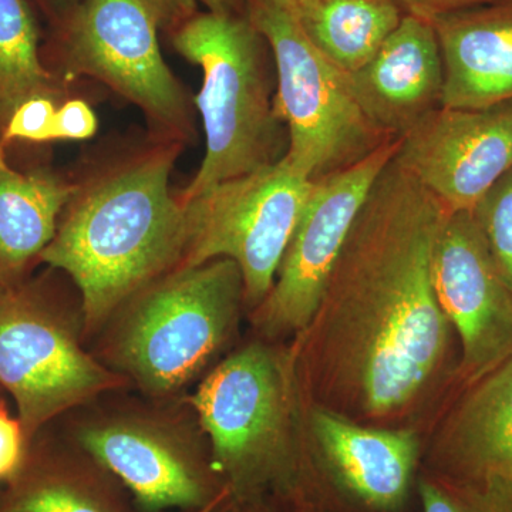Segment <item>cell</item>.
Listing matches in <instances>:
<instances>
[{"instance_id":"6da1fadb","label":"cell","mask_w":512,"mask_h":512,"mask_svg":"<svg viewBox=\"0 0 512 512\" xmlns=\"http://www.w3.org/2000/svg\"><path fill=\"white\" fill-rule=\"evenodd\" d=\"M447 210L387 164L360 208L315 315L293 339L303 393L349 419L409 407L446 359L451 325L431 261Z\"/></svg>"},{"instance_id":"7a4b0ae2","label":"cell","mask_w":512,"mask_h":512,"mask_svg":"<svg viewBox=\"0 0 512 512\" xmlns=\"http://www.w3.org/2000/svg\"><path fill=\"white\" fill-rule=\"evenodd\" d=\"M173 161L157 151L77 190L39 256L76 286L86 343L131 296L183 265L190 224L170 191Z\"/></svg>"},{"instance_id":"3957f363","label":"cell","mask_w":512,"mask_h":512,"mask_svg":"<svg viewBox=\"0 0 512 512\" xmlns=\"http://www.w3.org/2000/svg\"><path fill=\"white\" fill-rule=\"evenodd\" d=\"M210 441L231 503H316L306 399L291 345L255 339L222 357L185 394Z\"/></svg>"},{"instance_id":"277c9868","label":"cell","mask_w":512,"mask_h":512,"mask_svg":"<svg viewBox=\"0 0 512 512\" xmlns=\"http://www.w3.org/2000/svg\"><path fill=\"white\" fill-rule=\"evenodd\" d=\"M244 309V279L234 261L183 266L124 302L92 352L141 396L175 399L220 362Z\"/></svg>"},{"instance_id":"5b68a950","label":"cell","mask_w":512,"mask_h":512,"mask_svg":"<svg viewBox=\"0 0 512 512\" xmlns=\"http://www.w3.org/2000/svg\"><path fill=\"white\" fill-rule=\"evenodd\" d=\"M124 390L66 414L60 430L119 478L140 512H191L231 500L185 396L160 400Z\"/></svg>"},{"instance_id":"8992f818","label":"cell","mask_w":512,"mask_h":512,"mask_svg":"<svg viewBox=\"0 0 512 512\" xmlns=\"http://www.w3.org/2000/svg\"><path fill=\"white\" fill-rule=\"evenodd\" d=\"M264 45L251 20L228 9L195 13L178 26L175 49L202 70L195 106L207 137L200 170L181 200L285 156L288 141L271 100Z\"/></svg>"},{"instance_id":"52a82bcc","label":"cell","mask_w":512,"mask_h":512,"mask_svg":"<svg viewBox=\"0 0 512 512\" xmlns=\"http://www.w3.org/2000/svg\"><path fill=\"white\" fill-rule=\"evenodd\" d=\"M130 387L84 340L82 305L22 279L0 284V389L29 441L103 394Z\"/></svg>"},{"instance_id":"ba28073f","label":"cell","mask_w":512,"mask_h":512,"mask_svg":"<svg viewBox=\"0 0 512 512\" xmlns=\"http://www.w3.org/2000/svg\"><path fill=\"white\" fill-rule=\"evenodd\" d=\"M248 19L274 53V110L288 134L285 157L299 173L319 180L394 140L367 119L348 73L316 49L285 0H248Z\"/></svg>"},{"instance_id":"9c48e42d","label":"cell","mask_w":512,"mask_h":512,"mask_svg":"<svg viewBox=\"0 0 512 512\" xmlns=\"http://www.w3.org/2000/svg\"><path fill=\"white\" fill-rule=\"evenodd\" d=\"M312 187L313 181L284 156L181 200L187 207L190 244L180 268L231 259L244 279L247 311H254L274 285Z\"/></svg>"},{"instance_id":"30bf717a","label":"cell","mask_w":512,"mask_h":512,"mask_svg":"<svg viewBox=\"0 0 512 512\" xmlns=\"http://www.w3.org/2000/svg\"><path fill=\"white\" fill-rule=\"evenodd\" d=\"M399 147L394 138L345 170L313 181L274 285L249 312L258 338L284 342L309 325L360 208Z\"/></svg>"},{"instance_id":"8fae6325","label":"cell","mask_w":512,"mask_h":512,"mask_svg":"<svg viewBox=\"0 0 512 512\" xmlns=\"http://www.w3.org/2000/svg\"><path fill=\"white\" fill-rule=\"evenodd\" d=\"M158 25L150 0H80L67 25V67L107 84L161 126L184 131L187 100L161 53Z\"/></svg>"},{"instance_id":"7c38bea8","label":"cell","mask_w":512,"mask_h":512,"mask_svg":"<svg viewBox=\"0 0 512 512\" xmlns=\"http://www.w3.org/2000/svg\"><path fill=\"white\" fill-rule=\"evenodd\" d=\"M306 433L316 501L322 487L355 512L403 510L419 466L420 440L414 431L363 426L309 403Z\"/></svg>"},{"instance_id":"4fadbf2b","label":"cell","mask_w":512,"mask_h":512,"mask_svg":"<svg viewBox=\"0 0 512 512\" xmlns=\"http://www.w3.org/2000/svg\"><path fill=\"white\" fill-rule=\"evenodd\" d=\"M431 274L440 308L460 338L463 375L478 382L512 356V292L470 211H447Z\"/></svg>"},{"instance_id":"5bb4252c","label":"cell","mask_w":512,"mask_h":512,"mask_svg":"<svg viewBox=\"0 0 512 512\" xmlns=\"http://www.w3.org/2000/svg\"><path fill=\"white\" fill-rule=\"evenodd\" d=\"M393 160L448 212H471L512 168V101L439 107L400 138Z\"/></svg>"},{"instance_id":"9a60e30c","label":"cell","mask_w":512,"mask_h":512,"mask_svg":"<svg viewBox=\"0 0 512 512\" xmlns=\"http://www.w3.org/2000/svg\"><path fill=\"white\" fill-rule=\"evenodd\" d=\"M367 119L387 137L402 138L441 107L444 67L439 37L429 19L403 16L376 55L348 73Z\"/></svg>"},{"instance_id":"2e32d148","label":"cell","mask_w":512,"mask_h":512,"mask_svg":"<svg viewBox=\"0 0 512 512\" xmlns=\"http://www.w3.org/2000/svg\"><path fill=\"white\" fill-rule=\"evenodd\" d=\"M0 512H140L119 478L53 424L30 441Z\"/></svg>"},{"instance_id":"e0dca14e","label":"cell","mask_w":512,"mask_h":512,"mask_svg":"<svg viewBox=\"0 0 512 512\" xmlns=\"http://www.w3.org/2000/svg\"><path fill=\"white\" fill-rule=\"evenodd\" d=\"M429 20L443 57L441 107L485 109L512 101V2L443 13Z\"/></svg>"},{"instance_id":"ac0fdd59","label":"cell","mask_w":512,"mask_h":512,"mask_svg":"<svg viewBox=\"0 0 512 512\" xmlns=\"http://www.w3.org/2000/svg\"><path fill=\"white\" fill-rule=\"evenodd\" d=\"M431 474L458 481L512 480V356L478 380L431 454Z\"/></svg>"},{"instance_id":"d6986e66","label":"cell","mask_w":512,"mask_h":512,"mask_svg":"<svg viewBox=\"0 0 512 512\" xmlns=\"http://www.w3.org/2000/svg\"><path fill=\"white\" fill-rule=\"evenodd\" d=\"M77 190L52 174L16 171L0 144V284L20 281L39 259Z\"/></svg>"},{"instance_id":"ffe728a7","label":"cell","mask_w":512,"mask_h":512,"mask_svg":"<svg viewBox=\"0 0 512 512\" xmlns=\"http://www.w3.org/2000/svg\"><path fill=\"white\" fill-rule=\"evenodd\" d=\"M308 39L345 73L365 66L402 22L396 0H285Z\"/></svg>"},{"instance_id":"44dd1931","label":"cell","mask_w":512,"mask_h":512,"mask_svg":"<svg viewBox=\"0 0 512 512\" xmlns=\"http://www.w3.org/2000/svg\"><path fill=\"white\" fill-rule=\"evenodd\" d=\"M52 79L39 56V33L25 0H0V121L20 104L52 97Z\"/></svg>"},{"instance_id":"7402d4cb","label":"cell","mask_w":512,"mask_h":512,"mask_svg":"<svg viewBox=\"0 0 512 512\" xmlns=\"http://www.w3.org/2000/svg\"><path fill=\"white\" fill-rule=\"evenodd\" d=\"M423 512H512V480L458 481L423 474L417 481Z\"/></svg>"},{"instance_id":"603a6c76","label":"cell","mask_w":512,"mask_h":512,"mask_svg":"<svg viewBox=\"0 0 512 512\" xmlns=\"http://www.w3.org/2000/svg\"><path fill=\"white\" fill-rule=\"evenodd\" d=\"M495 268L512 292V168L471 211Z\"/></svg>"},{"instance_id":"cb8c5ba5","label":"cell","mask_w":512,"mask_h":512,"mask_svg":"<svg viewBox=\"0 0 512 512\" xmlns=\"http://www.w3.org/2000/svg\"><path fill=\"white\" fill-rule=\"evenodd\" d=\"M57 107L52 97L37 96L20 104L5 126L2 144L12 140H53Z\"/></svg>"},{"instance_id":"d4e9b609","label":"cell","mask_w":512,"mask_h":512,"mask_svg":"<svg viewBox=\"0 0 512 512\" xmlns=\"http://www.w3.org/2000/svg\"><path fill=\"white\" fill-rule=\"evenodd\" d=\"M29 444L19 417L10 413L0 393V487L16 476L28 454Z\"/></svg>"},{"instance_id":"484cf974","label":"cell","mask_w":512,"mask_h":512,"mask_svg":"<svg viewBox=\"0 0 512 512\" xmlns=\"http://www.w3.org/2000/svg\"><path fill=\"white\" fill-rule=\"evenodd\" d=\"M97 117L83 100L66 101L56 111L53 140H86L97 130Z\"/></svg>"},{"instance_id":"4316f807","label":"cell","mask_w":512,"mask_h":512,"mask_svg":"<svg viewBox=\"0 0 512 512\" xmlns=\"http://www.w3.org/2000/svg\"><path fill=\"white\" fill-rule=\"evenodd\" d=\"M163 25L183 23L195 15L198 3H204L210 10L228 9L229 0H150Z\"/></svg>"},{"instance_id":"83f0119b","label":"cell","mask_w":512,"mask_h":512,"mask_svg":"<svg viewBox=\"0 0 512 512\" xmlns=\"http://www.w3.org/2000/svg\"><path fill=\"white\" fill-rule=\"evenodd\" d=\"M400 6H406L413 15L421 18H433L443 13L457 10L478 8V6L493 5L503 0H396Z\"/></svg>"},{"instance_id":"f1b7e54d","label":"cell","mask_w":512,"mask_h":512,"mask_svg":"<svg viewBox=\"0 0 512 512\" xmlns=\"http://www.w3.org/2000/svg\"><path fill=\"white\" fill-rule=\"evenodd\" d=\"M249 512H322L319 505L311 503H292V501L269 500L248 508Z\"/></svg>"},{"instance_id":"f546056e","label":"cell","mask_w":512,"mask_h":512,"mask_svg":"<svg viewBox=\"0 0 512 512\" xmlns=\"http://www.w3.org/2000/svg\"><path fill=\"white\" fill-rule=\"evenodd\" d=\"M229 505H231V500L227 498V500L218 501V503L208 505V507L202 508V510L191 512H225Z\"/></svg>"},{"instance_id":"4dcf8cb0","label":"cell","mask_w":512,"mask_h":512,"mask_svg":"<svg viewBox=\"0 0 512 512\" xmlns=\"http://www.w3.org/2000/svg\"><path fill=\"white\" fill-rule=\"evenodd\" d=\"M225 512H249V511H248V508L238 507V505L231 503V505H229V507L227 508V511H225Z\"/></svg>"},{"instance_id":"1f68e13d","label":"cell","mask_w":512,"mask_h":512,"mask_svg":"<svg viewBox=\"0 0 512 512\" xmlns=\"http://www.w3.org/2000/svg\"><path fill=\"white\" fill-rule=\"evenodd\" d=\"M67 2H80V0H67Z\"/></svg>"},{"instance_id":"d6a6232c","label":"cell","mask_w":512,"mask_h":512,"mask_svg":"<svg viewBox=\"0 0 512 512\" xmlns=\"http://www.w3.org/2000/svg\"><path fill=\"white\" fill-rule=\"evenodd\" d=\"M0 393H2V389H0Z\"/></svg>"}]
</instances>
